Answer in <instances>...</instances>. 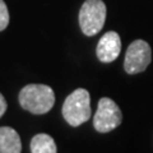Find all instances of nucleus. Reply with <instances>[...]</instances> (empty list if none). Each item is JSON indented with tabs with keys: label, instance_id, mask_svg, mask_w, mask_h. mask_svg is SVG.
I'll use <instances>...</instances> for the list:
<instances>
[{
	"label": "nucleus",
	"instance_id": "1",
	"mask_svg": "<svg viewBox=\"0 0 153 153\" xmlns=\"http://www.w3.org/2000/svg\"><path fill=\"white\" fill-rule=\"evenodd\" d=\"M21 106L28 112L44 115L55 105V93L46 84H27L18 96Z\"/></svg>",
	"mask_w": 153,
	"mask_h": 153
},
{
	"label": "nucleus",
	"instance_id": "8",
	"mask_svg": "<svg viewBox=\"0 0 153 153\" xmlns=\"http://www.w3.org/2000/svg\"><path fill=\"white\" fill-rule=\"evenodd\" d=\"M56 143L49 134H37L31 140V153H56Z\"/></svg>",
	"mask_w": 153,
	"mask_h": 153
},
{
	"label": "nucleus",
	"instance_id": "2",
	"mask_svg": "<svg viewBox=\"0 0 153 153\" xmlns=\"http://www.w3.org/2000/svg\"><path fill=\"white\" fill-rule=\"evenodd\" d=\"M61 112H63L65 121L71 126H79L88 121L92 115L89 92L84 88L73 91L65 98Z\"/></svg>",
	"mask_w": 153,
	"mask_h": 153
},
{
	"label": "nucleus",
	"instance_id": "9",
	"mask_svg": "<svg viewBox=\"0 0 153 153\" xmlns=\"http://www.w3.org/2000/svg\"><path fill=\"white\" fill-rule=\"evenodd\" d=\"M9 25V12L4 0H0V32L4 31Z\"/></svg>",
	"mask_w": 153,
	"mask_h": 153
},
{
	"label": "nucleus",
	"instance_id": "5",
	"mask_svg": "<svg viewBox=\"0 0 153 153\" xmlns=\"http://www.w3.org/2000/svg\"><path fill=\"white\" fill-rule=\"evenodd\" d=\"M152 60V50L149 44L143 40H135L129 45L125 60H124V69L128 74H138L144 71Z\"/></svg>",
	"mask_w": 153,
	"mask_h": 153
},
{
	"label": "nucleus",
	"instance_id": "4",
	"mask_svg": "<svg viewBox=\"0 0 153 153\" xmlns=\"http://www.w3.org/2000/svg\"><path fill=\"white\" fill-rule=\"evenodd\" d=\"M123 121L120 107L114 100L102 97L98 101L97 111L93 116V126L98 133H108L116 129Z\"/></svg>",
	"mask_w": 153,
	"mask_h": 153
},
{
	"label": "nucleus",
	"instance_id": "10",
	"mask_svg": "<svg viewBox=\"0 0 153 153\" xmlns=\"http://www.w3.org/2000/svg\"><path fill=\"white\" fill-rule=\"evenodd\" d=\"M7 108H8L7 101H5V98H4V96L0 93V117H1L3 115L7 112Z\"/></svg>",
	"mask_w": 153,
	"mask_h": 153
},
{
	"label": "nucleus",
	"instance_id": "6",
	"mask_svg": "<svg viewBox=\"0 0 153 153\" xmlns=\"http://www.w3.org/2000/svg\"><path fill=\"white\" fill-rule=\"evenodd\" d=\"M121 51V38L119 33L108 31L100 38L97 44V57L101 63H112L117 59Z\"/></svg>",
	"mask_w": 153,
	"mask_h": 153
},
{
	"label": "nucleus",
	"instance_id": "7",
	"mask_svg": "<svg viewBox=\"0 0 153 153\" xmlns=\"http://www.w3.org/2000/svg\"><path fill=\"white\" fill-rule=\"evenodd\" d=\"M22 143L19 134L13 128H0V153H21Z\"/></svg>",
	"mask_w": 153,
	"mask_h": 153
},
{
	"label": "nucleus",
	"instance_id": "3",
	"mask_svg": "<svg viewBox=\"0 0 153 153\" xmlns=\"http://www.w3.org/2000/svg\"><path fill=\"white\" fill-rule=\"evenodd\" d=\"M106 5L102 0H85L79 10V26L85 36H94L106 21Z\"/></svg>",
	"mask_w": 153,
	"mask_h": 153
}]
</instances>
